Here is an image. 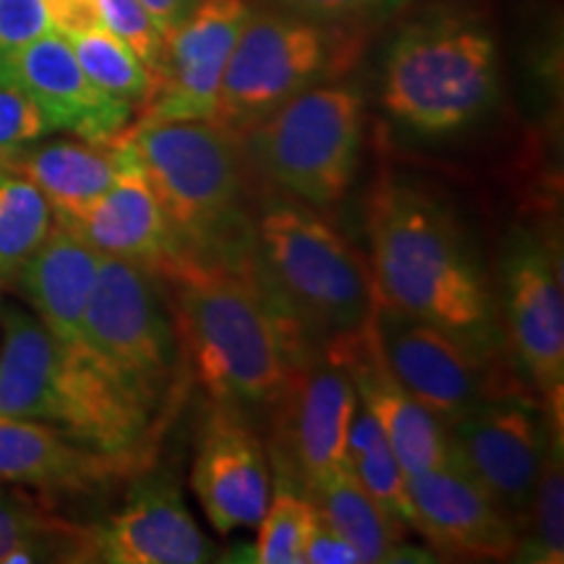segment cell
<instances>
[{
  "instance_id": "obj_1",
  "label": "cell",
  "mask_w": 564,
  "mask_h": 564,
  "mask_svg": "<svg viewBox=\"0 0 564 564\" xmlns=\"http://www.w3.org/2000/svg\"><path fill=\"white\" fill-rule=\"evenodd\" d=\"M371 282L377 301L434 324L499 364V308L463 225L419 183L382 178L369 199Z\"/></svg>"
},
{
  "instance_id": "obj_2",
  "label": "cell",
  "mask_w": 564,
  "mask_h": 564,
  "mask_svg": "<svg viewBox=\"0 0 564 564\" xmlns=\"http://www.w3.org/2000/svg\"><path fill=\"white\" fill-rule=\"evenodd\" d=\"M160 280L171 288L181 361L196 384L251 421L270 415L301 358L249 272L178 259Z\"/></svg>"
},
{
  "instance_id": "obj_3",
  "label": "cell",
  "mask_w": 564,
  "mask_h": 564,
  "mask_svg": "<svg viewBox=\"0 0 564 564\" xmlns=\"http://www.w3.org/2000/svg\"><path fill=\"white\" fill-rule=\"evenodd\" d=\"M246 272L299 358L358 333L377 306L369 264L306 204L253 220Z\"/></svg>"
},
{
  "instance_id": "obj_4",
  "label": "cell",
  "mask_w": 564,
  "mask_h": 564,
  "mask_svg": "<svg viewBox=\"0 0 564 564\" xmlns=\"http://www.w3.org/2000/svg\"><path fill=\"white\" fill-rule=\"evenodd\" d=\"M0 413L51 423L102 453L141 457L152 411L116 373L24 308L0 306Z\"/></svg>"
},
{
  "instance_id": "obj_5",
  "label": "cell",
  "mask_w": 564,
  "mask_h": 564,
  "mask_svg": "<svg viewBox=\"0 0 564 564\" xmlns=\"http://www.w3.org/2000/svg\"><path fill=\"white\" fill-rule=\"evenodd\" d=\"M116 141L150 181L181 259L246 270L253 220L238 133L215 121H131Z\"/></svg>"
},
{
  "instance_id": "obj_6",
  "label": "cell",
  "mask_w": 564,
  "mask_h": 564,
  "mask_svg": "<svg viewBox=\"0 0 564 564\" xmlns=\"http://www.w3.org/2000/svg\"><path fill=\"white\" fill-rule=\"evenodd\" d=\"M499 95L497 42L481 21L440 13L405 26L382 70V105L419 137H449L481 121Z\"/></svg>"
},
{
  "instance_id": "obj_7",
  "label": "cell",
  "mask_w": 564,
  "mask_h": 564,
  "mask_svg": "<svg viewBox=\"0 0 564 564\" xmlns=\"http://www.w3.org/2000/svg\"><path fill=\"white\" fill-rule=\"evenodd\" d=\"M241 139L253 173L312 209L345 199L364 147V97L345 82H324L282 102Z\"/></svg>"
},
{
  "instance_id": "obj_8",
  "label": "cell",
  "mask_w": 564,
  "mask_h": 564,
  "mask_svg": "<svg viewBox=\"0 0 564 564\" xmlns=\"http://www.w3.org/2000/svg\"><path fill=\"white\" fill-rule=\"evenodd\" d=\"M358 53L361 37L340 21L253 9L232 45L212 121L243 133L301 91L337 79Z\"/></svg>"
},
{
  "instance_id": "obj_9",
  "label": "cell",
  "mask_w": 564,
  "mask_h": 564,
  "mask_svg": "<svg viewBox=\"0 0 564 564\" xmlns=\"http://www.w3.org/2000/svg\"><path fill=\"white\" fill-rule=\"evenodd\" d=\"M82 345L152 413L178 377L171 303L152 272L123 259L102 257L84 312Z\"/></svg>"
},
{
  "instance_id": "obj_10",
  "label": "cell",
  "mask_w": 564,
  "mask_h": 564,
  "mask_svg": "<svg viewBox=\"0 0 564 564\" xmlns=\"http://www.w3.org/2000/svg\"><path fill=\"white\" fill-rule=\"evenodd\" d=\"M552 421L523 390H497L447 426L453 457L523 533Z\"/></svg>"
},
{
  "instance_id": "obj_11",
  "label": "cell",
  "mask_w": 564,
  "mask_h": 564,
  "mask_svg": "<svg viewBox=\"0 0 564 564\" xmlns=\"http://www.w3.org/2000/svg\"><path fill=\"white\" fill-rule=\"evenodd\" d=\"M358 394L348 371L327 350L303 356L270 413L278 481L303 494L348 468V434Z\"/></svg>"
},
{
  "instance_id": "obj_12",
  "label": "cell",
  "mask_w": 564,
  "mask_h": 564,
  "mask_svg": "<svg viewBox=\"0 0 564 564\" xmlns=\"http://www.w3.org/2000/svg\"><path fill=\"white\" fill-rule=\"evenodd\" d=\"M505 345L539 392L549 413L562 419L564 400V295L560 264L533 232L514 230L502 257Z\"/></svg>"
},
{
  "instance_id": "obj_13",
  "label": "cell",
  "mask_w": 564,
  "mask_h": 564,
  "mask_svg": "<svg viewBox=\"0 0 564 564\" xmlns=\"http://www.w3.org/2000/svg\"><path fill=\"white\" fill-rule=\"evenodd\" d=\"M251 11V0H196L192 11L162 34L160 61L139 121H212L225 66Z\"/></svg>"
},
{
  "instance_id": "obj_14",
  "label": "cell",
  "mask_w": 564,
  "mask_h": 564,
  "mask_svg": "<svg viewBox=\"0 0 564 564\" xmlns=\"http://www.w3.org/2000/svg\"><path fill=\"white\" fill-rule=\"evenodd\" d=\"M371 327L394 379L444 426H453L486 394L505 390L497 361L478 356L434 324L377 301Z\"/></svg>"
},
{
  "instance_id": "obj_15",
  "label": "cell",
  "mask_w": 564,
  "mask_h": 564,
  "mask_svg": "<svg viewBox=\"0 0 564 564\" xmlns=\"http://www.w3.org/2000/svg\"><path fill=\"white\" fill-rule=\"evenodd\" d=\"M192 486L215 533L259 525L272 497V476L249 415L215 405L196 447Z\"/></svg>"
},
{
  "instance_id": "obj_16",
  "label": "cell",
  "mask_w": 564,
  "mask_h": 564,
  "mask_svg": "<svg viewBox=\"0 0 564 564\" xmlns=\"http://www.w3.org/2000/svg\"><path fill=\"white\" fill-rule=\"evenodd\" d=\"M91 562L202 564L217 549L196 525L173 478L150 476L133 486L121 510L89 528Z\"/></svg>"
},
{
  "instance_id": "obj_17",
  "label": "cell",
  "mask_w": 564,
  "mask_h": 564,
  "mask_svg": "<svg viewBox=\"0 0 564 564\" xmlns=\"http://www.w3.org/2000/svg\"><path fill=\"white\" fill-rule=\"evenodd\" d=\"M6 66L30 91L51 131H66L91 144H112L133 121V105L97 87L84 74L58 32L32 40Z\"/></svg>"
},
{
  "instance_id": "obj_18",
  "label": "cell",
  "mask_w": 564,
  "mask_h": 564,
  "mask_svg": "<svg viewBox=\"0 0 564 564\" xmlns=\"http://www.w3.org/2000/svg\"><path fill=\"white\" fill-rule=\"evenodd\" d=\"M348 371L358 405L377 419L405 474H423L453 457L447 426L426 411L387 366L371 319L358 333L324 348Z\"/></svg>"
},
{
  "instance_id": "obj_19",
  "label": "cell",
  "mask_w": 564,
  "mask_h": 564,
  "mask_svg": "<svg viewBox=\"0 0 564 564\" xmlns=\"http://www.w3.org/2000/svg\"><path fill=\"white\" fill-rule=\"evenodd\" d=\"M419 533L436 552L470 560H510L520 531L455 457L423 474H408Z\"/></svg>"
},
{
  "instance_id": "obj_20",
  "label": "cell",
  "mask_w": 564,
  "mask_h": 564,
  "mask_svg": "<svg viewBox=\"0 0 564 564\" xmlns=\"http://www.w3.org/2000/svg\"><path fill=\"white\" fill-rule=\"evenodd\" d=\"M112 144L118 150V175L112 186L79 215L55 217L68 223L102 257L123 259L160 280L178 262L181 249L137 160L121 141Z\"/></svg>"
},
{
  "instance_id": "obj_21",
  "label": "cell",
  "mask_w": 564,
  "mask_h": 564,
  "mask_svg": "<svg viewBox=\"0 0 564 564\" xmlns=\"http://www.w3.org/2000/svg\"><path fill=\"white\" fill-rule=\"evenodd\" d=\"M139 465V455L102 453L51 423L0 413V484L87 494Z\"/></svg>"
},
{
  "instance_id": "obj_22",
  "label": "cell",
  "mask_w": 564,
  "mask_h": 564,
  "mask_svg": "<svg viewBox=\"0 0 564 564\" xmlns=\"http://www.w3.org/2000/svg\"><path fill=\"white\" fill-rule=\"evenodd\" d=\"M102 253L55 217L40 249L17 274L19 291L32 303L34 316L61 340L82 345V322L95 288Z\"/></svg>"
},
{
  "instance_id": "obj_23",
  "label": "cell",
  "mask_w": 564,
  "mask_h": 564,
  "mask_svg": "<svg viewBox=\"0 0 564 564\" xmlns=\"http://www.w3.org/2000/svg\"><path fill=\"white\" fill-rule=\"evenodd\" d=\"M0 165L24 175L45 194L58 217H74L108 192L118 175L116 144L91 141H34L0 158Z\"/></svg>"
},
{
  "instance_id": "obj_24",
  "label": "cell",
  "mask_w": 564,
  "mask_h": 564,
  "mask_svg": "<svg viewBox=\"0 0 564 564\" xmlns=\"http://www.w3.org/2000/svg\"><path fill=\"white\" fill-rule=\"evenodd\" d=\"M306 497L319 510L324 523L348 541L361 564L400 560L405 528L379 507L377 499L352 476L350 465L314 486Z\"/></svg>"
},
{
  "instance_id": "obj_25",
  "label": "cell",
  "mask_w": 564,
  "mask_h": 564,
  "mask_svg": "<svg viewBox=\"0 0 564 564\" xmlns=\"http://www.w3.org/2000/svg\"><path fill=\"white\" fill-rule=\"evenodd\" d=\"M91 562L89 528L74 525L19 491L0 489V564Z\"/></svg>"
},
{
  "instance_id": "obj_26",
  "label": "cell",
  "mask_w": 564,
  "mask_h": 564,
  "mask_svg": "<svg viewBox=\"0 0 564 564\" xmlns=\"http://www.w3.org/2000/svg\"><path fill=\"white\" fill-rule=\"evenodd\" d=\"M361 408V405H358ZM348 465L352 476L361 481L366 491L377 499L387 514H392L405 531L419 533V514H415L408 474L392 453L390 442L369 411H356L348 434Z\"/></svg>"
},
{
  "instance_id": "obj_27",
  "label": "cell",
  "mask_w": 564,
  "mask_h": 564,
  "mask_svg": "<svg viewBox=\"0 0 564 564\" xmlns=\"http://www.w3.org/2000/svg\"><path fill=\"white\" fill-rule=\"evenodd\" d=\"M562 421H552L544 460L525 512V535L518 541V562L562 564L564 562V463Z\"/></svg>"
},
{
  "instance_id": "obj_28",
  "label": "cell",
  "mask_w": 564,
  "mask_h": 564,
  "mask_svg": "<svg viewBox=\"0 0 564 564\" xmlns=\"http://www.w3.org/2000/svg\"><path fill=\"white\" fill-rule=\"evenodd\" d=\"M53 223L55 212L45 194L24 175L0 165V285L17 280Z\"/></svg>"
},
{
  "instance_id": "obj_29",
  "label": "cell",
  "mask_w": 564,
  "mask_h": 564,
  "mask_svg": "<svg viewBox=\"0 0 564 564\" xmlns=\"http://www.w3.org/2000/svg\"><path fill=\"white\" fill-rule=\"evenodd\" d=\"M63 40L68 42L84 74L97 87L133 108L144 105L152 89V74L118 34H112L108 26H97V30L70 34Z\"/></svg>"
},
{
  "instance_id": "obj_30",
  "label": "cell",
  "mask_w": 564,
  "mask_h": 564,
  "mask_svg": "<svg viewBox=\"0 0 564 564\" xmlns=\"http://www.w3.org/2000/svg\"><path fill=\"white\" fill-rule=\"evenodd\" d=\"M316 523L319 510L312 499L295 486L278 481V489L257 525L251 560L259 564H303Z\"/></svg>"
},
{
  "instance_id": "obj_31",
  "label": "cell",
  "mask_w": 564,
  "mask_h": 564,
  "mask_svg": "<svg viewBox=\"0 0 564 564\" xmlns=\"http://www.w3.org/2000/svg\"><path fill=\"white\" fill-rule=\"evenodd\" d=\"M45 133H51V129L30 91L21 87L6 61H0V158H9L21 147L34 144Z\"/></svg>"
},
{
  "instance_id": "obj_32",
  "label": "cell",
  "mask_w": 564,
  "mask_h": 564,
  "mask_svg": "<svg viewBox=\"0 0 564 564\" xmlns=\"http://www.w3.org/2000/svg\"><path fill=\"white\" fill-rule=\"evenodd\" d=\"M97 3H100L105 26L118 34L152 74L160 61L162 32L150 11L139 0H97Z\"/></svg>"
},
{
  "instance_id": "obj_33",
  "label": "cell",
  "mask_w": 564,
  "mask_h": 564,
  "mask_svg": "<svg viewBox=\"0 0 564 564\" xmlns=\"http://www.w3.org/2000/svg\"><path fill=\"white\" fill-rule=\"evenodd\" d=\"M51 32L45 0H0V61Z\"/></svg>"
},
{
  "instance_id": "obj_34",
  "label": "cell",
  "mask_w": 564,
  "mask_h": 564,
  "mask_svg": "<svg viewBox=\"0 0 564 564\" xmlns=\"http://www.w3.org/2000/svg\"><path fill=\"white\" fill-rule=\"evenodd\" d=\"M270 9L295 13V17H306L316 21H350L369 17L373 11H384L400 0H262Z\"/></svg>"
},
{
  "instance_id": "obj_35",
  "label": "cell",
  "mask_w": 564,
  "mask_h": 564,
  "mask_svg": "<svg viewBox=\"0 0 564 564\" xmlns=\"http://www.w3.org/2000/svg\"><path fill=\"white\" fill-rule=\"evenodd\" d=\"M45 11L51 19V30L61 37L105 26L97 0H45Z\"/></svg>"
},
{
  "instance_id": "obj_36",
  "label": "cell",
  "mask_w": 564,
  "mask_h": 564,
  "mask_svg": "<svg viewBox=\"0 0 564 564\" xmlns=\"http://www.w3.org/2000/svg\"><path fill=\"white\" fill-rule=\"evenodd\" d=\"M303 564H361V560L352 552L348 541L324 523L319 514V523H316L312 539H308L306 560H303Z\"/></svg>"
},
{
  "instance_id": "obj_37",
  "label": "cell",
  "mask_w": 564,
  "mask_h": 564,
  "mask_svg": "<svg viewBox=\"0 0 564 564\" xmlns=\"http://www.w3.org/2000/svg\"><path fill=\"white\" fill-rule=\"evenodd\" d=\"M139 3L150 11L154 24L160 26L162 34H165L171 26L178 24V21L192 11L196 0H139Z\"/></svg>"
}]
</instances>
